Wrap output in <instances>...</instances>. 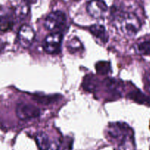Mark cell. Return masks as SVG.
Listing matches in <instances>:
<instances>
[{
    "instance_id": "obj_11",
    "label": "cell",
    "mask_w": 150,
    "mask_h": 150,
    "mask_svg": "<svg viewBox=\"0 0 150 150\" xmlns=\"http://www.w3.org/2000/svg\"><path fill=\"white\" fill-rule=\"evenodd\" d=\"M129 98L134 102L142 105L150 106V98L139 90L131 91L127 95Z\"/></svg>"
},
{
    "instance_id": "obj_6",
    "label": "cell",
    "mask_w": 150,
    "mask_h": 150,
    "mask_svg": "<svg viewBox=\"0 0 150 150\" xmlns=\"http://www.w3.org/2000/svg\"><path fill=\"white\" fill-rule=\"evenodd\" d=\"M108 10V6L103 0H91L86 6L88 14L96 19L101 18Z\"/></svg>"
},
{
    "instance_id": "obj_17",
    "label": "cell",
    "mask_w": 150,
    "mask_h": 150,
    "mask_svg": "<svg viewBox=\"0 0 150 150\" xmlns=\"http://www.w3.org/2000/svg\"><path fill=\"white\" fill-rule=\"evenodd\" d=\"M136 51L142 55L150 54V40H145L136 45Z\"/></svg>"
},
{
    "instance_id": "obj_1",
    "label": "cell",
    "mask_w": 150,
    "mask_h": 150,
    "mask_svg": "<svg viewBox=\"0 0 150 150\" xmlns=\"http://www.w3.org/2000/svg\"><path fill=\"white\" fill-rule=\"evenodd\" d=\"M117 21L122 33L130 38L135 36L142 26L140 19L133 13H121L118 16Z\"/></svg>"
},
{
    "instance_id": "obj_21",
    "label": "cell",
    "mask_w": 150,
    "mask_h": 150,
    "mask_svg": "<svg viewBox=\"0 0 150 150\" xmlns=\"http://www.w3.org/2000/svg\"><path fill=\"white\" fill-rule=\"evenodd\" d=\"M59 146L58 143L56 142H52L48 150H59Z\"/></svg>"
},
{
    "instance_id": "obj_2",
    "label": "cell",
    "mask_w": 150,
    "mask_h": 150,
    "mask_svg": "<svg viewBox=\"0 0 150 150\" xmlns=\"http://www.w3.org/2000/svg\"><path fill=\"white\" fill-rule=\"evenodd\" d=\"M66 23V16L60 10L51 12L48 15L44 22V26L47 30L52 32H58L62 29Z\"/></svg>"
},
{
    "instance_id": "obj_12",
    "label": "cell",
    "mask_w": 150,
    "mask_h": 150,
    "mask_svg": "<svg viewBox=\"0 0 150 150\" xmlns=\"http://www.w3.org/2000/svg\"><path fill=\"white\" fill-rule=\"evenodd\" d=\"M35 141L40 150H48L51 142L48 134L45 132H39L35 136Z\"/></svg>"
},
{
    "instance_id": "obj_13",
    "label": "cell",
    "mask_w": 150,
    "mask_h": 150,
    "mask_svg": "<svg viewBox=\"0 0 150 150\" xmlns=\"http://www.w3.org/2000/svg\"><path fill=\"white\" fill-rule=\"evenodd\" d=\"M14 25L13 17L10 15H0V31L7 32L10 30Z\"/></svg>"
},
{
    "instance_id": "obj_20",
    "label": "cell",
    "mask_w": 150,
    "mask_h": 150,
    "mask_svg": "<svg viewBox=\"0 0 150 150\" xmlns=\"http://www.w3.org/2000/svg\"><path fill=\"white\" fill-rule=\"evenodd\" d=\"M144 87L146 92L150 94V73H146L144 79Z\"/></svg>"
},
{
    "instance_id": "obj_5",
    "label": "cell",
    "mask_w": 150,
    "mask_h": 150,
    "mask_svg": "<svg viewBox=\"0 0 150 150\" xmlns=\"http://www.w3.org/2000/svg\"><path fill=\"white\" fill-rule=\"evenodd\" d=\"M16 114L21 120H29L37 118L40 115V110L38 107L26 103H20L16 108Z\"/></svg>"
},
{
    "instance_id": "obj_14",
    "label": "cell",
    "mask_w": 150,
    "mask_h": 150,
    "mask_svg": "<svg viewBox=\"0 0 150 150\" xmlns=\"http://www.w3.org/2000/svg\"><path fill=\"white\" fill-rule=\"evenodd\" d=\"M118 150H135L134 134L129 135L119 143Z\"/></svg>"
},
{
    "instance_id": "obj_3",
    "label": "cell",
    "mask_w": 150,
    "mask_h": 150,
    "mask_svg": "<svg viewBox=\"0 0 150 150\" xmlns=\"http://www.w3.org/2000/svg\"><path fill=\"white\" fill-rule=\"evenodd\" d=\"M63 35L61 32H52L47 35L42 42V48L48 54H57L61 49Z\"/></svg>"
},
{
    "instance_id": "obj_10",
    "label": "cell",
    "mask_w": 150,
    "mask_h": 150,
    "mask_svg": "<svg viewBox=\"0 0 150 150\" xmlns=\"http://www.w3.org/2000/svg\"><path fill=\"white\" fill-rule=\"evenodd\" d=\"M98 85H99V81L95 76L92 75H86L83 79L82 87L86 92H95L98 89Z\"/></svg>"
},
{
    "instance_id": "obj_16",
    "label": "cell",
    "mask_w": 150,
    "mask_h": 150,
    "mask_svg": "<svg viewBox=\"0 0 150 150\" xmlns=\"http://www.w3.org/2000/svg\"><path fill=\"white\" fill-rule=\"evenodd\" d=\"M33 100L38 103L43 104V105H48V104L54 103L58 100V95H50V96H40L36 95L33 98Z\"/></svg>"
},
{
    "instance_id": "obj_18",
    "label": "cell",
    "mask_w": 150,
    "mask_h": 150,
    "mask_svg": "<svg viewBox=\"0 0 150 150\" xmlns=\"http://www.w3.org/2000/svg\"><path fill=\"white\" fill-rule=\"evenodd\" d=\"M29 4L23 2V4H20L18 7H17L16 10V14L18 18L21 19H23L26 17L29 13Z\"/></svg>"
},
{
    "instance_id": "obj_8",
    "label": "cell",
    "mask_w": 150,
    "mask_h": 150,
    "mask_svg": "<svg viewBox=\"0 0 150 150\" xmlns=\"http://www.w3.org/2000/svg\"><path fill=\"white\" fill-rule=\"evenodd\" d=\"M104 86L107 92L114 97H120L122 92V84L120 81L114 79H108L104 80Z\"/></svg>"
},
{
    "instance_id": "obj_15",
    "label": "cell",
    "mask_w": 150,
    "mask_h": 150,
    "mask_svg": "<svg viewBox=\"0 0 150 150\" xmlns=\"http://www.w3.org/2000/svg\"><path fill=\"white\" fill-rule=\"evenodd\" d=\"M111 63L107 61H100L95 64V69L98 74L105 76L108 74L111 71Z\"/></svg>"
},
{
    "instance_id": "obj_4",
    "label": "cell",
    "mask_w": 150,
    "mask_h": 150,
    "mask_svg": "<svg viewBox=\"0 0 150 150\" xmlns=\"http://www.w3.org/2000/svg\"><path fill=\"white\" fill-rule=\"evenodd\" d=\"M108 133L111 139L119 141L120 143L129 135L133 133V131L126 123L116 122L109 125Z\"/></svg>"
},
{
    "instance_id": "obj_9",
    "label": "cell",
    "mask_w": 150,
    "mask_h": 150,
    "mask_svg": "<svg viewBox=\"0 0 150 150\" xmlns=\"http://www.w3.org/2000/svg\"><path fill=\"white\" fill-rule=\"evenodd\" d=\"M89 32L98 40L103 42V43L108 42V35L106 32V29L103 26L100 24L92 25L89 27Z\"/></svg>"
},
{
    "instance_id": "obj_7",
    "label": "cell",
    "mask_w": 150,
    "mask_h": 150,
    "mask_svg": "<svg viewBox=\"0 0 150 150\" xmlns=\"http://www.w3.org/2000/svg\"><path fill=\"white\" fill-rule=\"evenodd\" d=\"M35 37V32L32 26L24 24L21 26L18 33V41L23 48H29L32 45Z\"/></svg>"
},
{
    "instance_id": "obj_22",
    "label": "cell",
    "mask_w": 150,
    "mask_h": 150,
    "mask_svg": "<svg viewBox=\"0 0 150 150\" xmlns=\"http://www.w3.org/2000/svg\"><path fill=\"white\" fill-rule=\"evenodd\" d=\"M37 1V0H23V2L26 3L27 4H34Z\"/></svg>"
},
{
    "instance_id": "obj_19",
    "label": "cell",
    "mask_w": 150,
    "mask_h": 150,
    "mask_svg": "<svg viewBox=\"0 0 150 150\" xmlns=\"http://www.w3.org/2000/svg\"><path fill=\"white\" fill-rule=\"evenodd\" d=\"M81 45L80 42H79L78 40H71L70 45H69L68 47L70 48V50L77 51L79 48H81Z\"/></svg>"
}]
</instances>
